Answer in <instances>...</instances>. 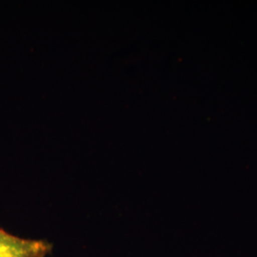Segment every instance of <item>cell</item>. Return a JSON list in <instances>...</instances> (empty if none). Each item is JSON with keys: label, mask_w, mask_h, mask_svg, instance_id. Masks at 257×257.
Here are the masks:
<instances>
[{"label": "cell", "mask_w": 257, "mask_h": 257, "mask_svg": "<svg viewBox=\"0 0 257 257\" xmlns=\"http://www.w3.org/2000/svg\"><path fill=\"white\" fill-rule=\"evenodd\" d=\"M52 249L46 240L20 238L0 229V257H46Z\"/></svg>", "instance_id": "6da1fadb"}]
</instances>
